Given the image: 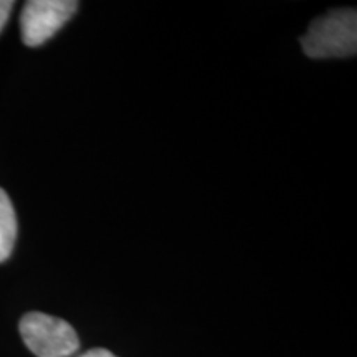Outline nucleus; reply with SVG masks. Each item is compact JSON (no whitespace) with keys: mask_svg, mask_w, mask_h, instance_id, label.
Wrapping results in <instances>:
<instances>
[{"mask_svg":"<svg viewBox=\"0 0 357 357\" xmlns=\"http://www.w3.org/2000/svg\"><path fill=\"white\" fill-rule=\"evenodd\" d=\"M303 52L310 58L352 56L357 52V13L339 8L311 22L301 37Z\"/></svg>","mask_w":357,"mask_h":357,"instance_id":"1","label":"nucleus"},{"mask_svg":"<svg viewBox=\"0 0 357 357\" xmlns=\"http://www.w3.org/2000/svg\"><path fill=\"white\" fill-rule=\"evenodd\" d=\"M19 329L25 346L37 357H68L79 347L75 329L66 321L45 312L25 314Z\"/></svg>","mask_w":357,"mask_h":357,"instance_id":"2","label":"nucleus"},{"mask_svg":"<svg viewBox=\"0 0 357 357\" xmlns=\"http://www.w3.org/2000/svg\"><path fill=\"white\" fill-rule=\"evenodd\" d=\"M75 0H30L20 15L22 40L26 47H38L50 40L75 15Z\"/></svg>","mask_w":357,"mask_h":357,"instance_id":"3","label":"nucleus"},{"mask_svg":"<svg viewBox=\"0 0 357 357\" xmlns=\"http://www.w3.org/2000/svg\"><path fill=\"white\" fill-rule=\"evenodd\" d=\"M17 240V215L7 192L0 189V263L10 257Z\"/></svg>","mask_w":357,"mask_h":357,"instance_id":"4","label":"nucleus"},{"mask_svg":"<svg viewBox=\"0 0 357 357\" xmlns=\"http://www.w3.org/2000/svg\"><path fill=\"white\" fill-rule=\"evenodd\" d=\"M12 8L13 2H10V0H0V32H2L3 26H6L8 17H10Z\"/></svg>","mask_w":357,"mask_h":357,"instance_id":"5","label":"nucleus"},{"mask_svg":"<svg viewBox=\"0 0 357 357\" xmlns=\"http://www.w3.org/2000/svg\"><path fill=\"white\" fill-rule=\"evenodd\" d=\"M79 357H116V356L108 349H91L84 352V354H82Z\"/></svg>","mask_w":357,"mask_h":357,"instance_id":"6","label":"nucleus"}]
</instances>
